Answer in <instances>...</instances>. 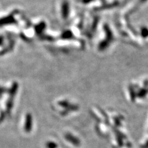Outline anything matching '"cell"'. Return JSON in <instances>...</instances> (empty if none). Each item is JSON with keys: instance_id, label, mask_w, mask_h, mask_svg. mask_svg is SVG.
I'll return each instance as SVG.
<instances>
[]
</instances>
